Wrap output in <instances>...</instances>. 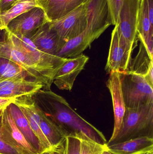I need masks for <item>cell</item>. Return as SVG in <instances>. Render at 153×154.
I'll list each match as a JSON object with an SVG mask.
<instances>
[{
	"label": "cell",
	"instance_id": "1",
	"mask_svg": "<svg viewBox=\"0 0 153 154\" xmlns=\"http://www.w3.org/2000/svg\"><path fill=\"white\" fill-rule=\"evenodd\" d=\"M36 106L57 126L66 137L86 136L93 141L107 145L102 132L79 116L63 97L51 90L41 89L32 96Z\"/></svg>",
	"mask_w": 153,
	"mask_h": 154
},
{
	"label": "cell",
	"instance_id": "2",
	"mask_svg": "<svg viewBox=\"0 0 153 154\" xmlns=\"http://www.w3.org/2000/svg\"><path fill=\"white\" fill-rule=\"evenodd\" d=\"M88 15V25L85 30L66 42L56 56L68 58L82 54L111 25L106 0H89Z\"/></svg>",
	"mask_w": 153,
	"mask_h": 154
},
{
	"label": "cell",
	"instance_id": "3",
	"mask_svg": "<svg viewBox=\"0 0 153 154\" xmlns=\"http://www.w3.org/2000/svg\"><path fill=\"white\" fill-rule=\"evenodd\" d=\"M153 138V102L135 108H126L118 132L107 142V146L131 139Z\"/></svg>",
	"mask_w": 153,
	"mask_h": 154
},
{
	"label": "cell",
	"instance_id": "4",
	"mask_svg": "<svg viewBox=\"0 0 153 154\" xmlns=\"http://www.w3.org/2000/svg\"><path fill=\"white\" fill-rule=\"evenodd\" d=\"M5 31V35L9 40L31 59L52 84L56 74L67 58L44 53L40 50L27 36L16 35L8 30Z\"/></svg>",
	"mask_w": 153,
	"mask_h": 154
},
{
	"label": "cell",
	"instance_id": "5",
	"mask_svg": "<svg viewBox=\"0 0 153 154\" xmlns=\"http://www.w3.org/2000/svg\"><path fill=\"white\" fill-rule=\"evenodd\" d=\"M121 89L125 108L153 102V90L143 76L126 71L121 73Z\"/></svg>",
	"mask_w": 153,
	"mask_h": 154
},
{
	"label": "cell",
	"instance_id": "6",
	"mask_svg": "<svg viewBox=\"0 0 153 154\" xmlns=\"http://www.w3.org/2000/svg\"><path fill=\"white\" fill-rule=\"evenodd\" d=\"M88 0L61 19L49 22L65 42L74 38L85 30L88 23Z\"/></svg>",
	"mask_w": 153,
	"mask_h": 154
},
{
	"label": "cell",
	"instance_id": "7",
	"mask_svg": "<svg viewBox=\"0 0 153 154\" xmlns=\"http://www.w3.org/2000/svg\"><path fill=\"white\" fill-rule=\"evenodd\" d=\"M0 58L16 63L26 71L30 78L41 82L44 85V89L50 90L51 84L47 79L30 58L9 40L5 31L3 36L0 38Z\"/></svg>",
	"mask_w": 153,
	"mask_h": 154
},
{
	"label": "cell",
	"instance_id": "8",
	"mask_svg": "<svg viewBox=\"0 0 153 154\" xmlns=\"http://www.w3.org/2000/svg\"><path fill=\"white\" fill-rule=\"evenodd\" d=\"M141 2V0H123L115 25L119 36L132 46L138 39L137 19Z\"/></svg>",
	"mask_w": 153,
	"mask_h": 154
},
{
	"label": "cell",
	"instance_id": "9",
	"mask_svg": "<svg viewBox=\"0 0 153 154\" xmlns=\"http://www.w3.org/2000/svg\"><path fill=\"white\" fill-rule=\"evenodd\" d=\"M133 47L119 36L115 26L111 33L109 52L105 69L108 73H123L128 68Z\"/></svg>",
	"mask_w": 153,
	"mask_h": 154
},
{
	"label": "cell",
	"instance_id": "10",
	"mask_svg": "<svg viewBox=\"0 0 153 154\" xmlns=\"http://www.w3.org/2000/svg\"><path fill=\"white\" fill-rule=\"evenodd\" d=\"M48 22L44 10L35 7L12 20L5 29L16 35L27 36Z\"/></svg>",
	"mask_w": 153,
	"mask_h": 154
},
{
	"label": "cell",
	"instance_id": "11",
	"mask_svg": "<svg viewBox=\"0 0 153 154\" xmlns=\"http://www.w3.org/2000/svg\"><path fill=\"white\" fill-rule=\"evenodd\" d=\"M0 135L19 154H39L19 130L7 108L4 113L2 124L0 127Z\"/></svg>",
	"mask_w": 153,
	"mask_h": 154
},
{
	"label": "cell",
	"instance_id": "12",
	"mask_svg": "<svg viewBox=\"0 0 153 154\" xmlns=\"http://www.w3.org/2000/svg\"><path fill=\"white\" fill-rule=\"evenodd\" d=\"M89 59L82 53L67 58L56 74L53 82L59 89L71 91L76 77L84 69Z\"/></svg>",
	"mask_w": 153,
	"mask_h": 154
},
{
	"label": "cell",
	"instance_id": "13",
	"mask_svg": "<svg viewBox=\"0 0 153 154\" xmlns=\"http://www.w3.org/2000/svg\"><path fill=\"white\" fill-rule=\"evenodd\" d=\"M44 88L41 82L34 79L13 78L0 80L2 94L4 97L8 98L33 95Z\"/></svg>",
	"mask_w": 153,
	"mask_h": 154
},
{
	"label": "cell",
	"instance_id": "14",
	"mask_svg": "<svg viewBox=\"0 0 153 154\" xmlns=\"http://www.w3.org/2000/svg\"><path fill=\"white\" fill-rule=\"evenodd\" d=\"M42 52L55 55L65 44L57 32L49 26V22L27 36Z\"/></svg>",
	"mask_w": 153,
	"mask_h": 154
},
{
	"label": "cell",
	"instance_id": "15",
	"mask_svg": "<svg viewBox=\"0 0 153 154\" xmlns=\"http://www.w3.org/2000/svg\"><path fill=\"white\" fill-rule=\"evenodd\" d=\"M107 86L112 97L114 113V128L111 138L115 137L119 130L125 111V102L121 89V73H110Z\"/></svg>",
	"mask_w": 153,
	"mask_h": 154
},
{
	"label": "cell",
	"instance_id": "16",
	"mask_svg": "<svg viewBox=\"0 0 153 154\" xmlns=\"http://www.w3.org/2000/svg\"><path fill=\"white\" fill-rule=\"evenodd\" d=\"M87 0H37L47 17L49 22L67 15Z\"/></svg>",
	"mask_w": 153,
	"mask_h": 154
},
{
	"label": "cell",
	"instance_id": "17",
	"mask_svg": "<svg viewBox=\"0 0 153 154\" xmlns=\"http://www.w3.org/2000/svg\"><path fill=\"white\" fill-rule=\"evenodd\" d=\"M137 34L138 39L144 43L153 59V25L149 19L146 0H141L137 19Z\"/></svg>",
	"mask_w": 153,
	"mask_h": 154
},
{
	"label": "cell",
	"instance_id": "18",
	"mask_svg": "<svg viewBox=\"0 0 153 154\" xmlns=\"http://www.w3.org/2000/svg\"><path fill=\"white\" fill-rule=\"evenodd\" d=\"M115 154H146L153 152V138L144 137L107 146Z\"/></svg>",
	"mask_w": 153,
	"mask_h": 154
},
{
	"label": "cell",
	"instance_id": "19",
	"mask_svg": "<svg viewBox=\"0 0 153 154\" xmlns=\"http://www.w3.org/2000/svg\"><path fill=\"white\" fill-rule=\"evenodd\" d=\"M16 126L27 139L39 154L44 152L40 143L31 128L29 124L20 109L13 103L7 108Z\"/></svg>",
	"mask_w": 153,
	"mask_h": 154
},
{
	"label": "cell",
	"instance_id": "20",
	"mask_svg": "<svg viewBox=\"0 0 153 154\" xmlns=\"http://www.w3.org/2000/svg\"><path fill=\"white\" fill-rule=\"evenodd\" d=\"M37 7L39 6L37 0H17L9 9L0 12V28L5 30L12 20Z\"/></svg>",
	"mask_w": 153,
	"mask_h": 154
},
{
	"label": "cell",
	"instance_id": "21",
	"mask_svg": "<svg viewBox=\"0 0 153 154\" xmlns=\"http://www.w3.org/2000/svg\"><path fill=\"white\" fill-rule=\"evenodd\" d=\"M37 108L40 118L39 125L41 131L51 146L56 145L64 139L65 135L57 125L48 118L39 108Z\"/></svg>",
	"mask_w": 153,
	"mask_h": 154
},
{
	"label": "cell",
	"instance_id": "22",
	"mask_svg": "<svg viewBox=\"0 0 153 154\" xmlns=\"http://www.w3.org/2000/svg\"><path fill=\"white\" fill-rule=\"evenodd\" d=\"M140 42L139 52L134 59L130 60L128 66L129 69L127 71L144 76L151 64L153 63V60L150 57L144 43Z\"/></svg>",
	"mask_w": 153,
	"mask_h": 154
},
{
	"label": "cell",
	"instance_id": "23",
	"mask_svg": "<svg viewBox=\"0 0 153 154\" xmlns=\"http://www.w3.org/2000/svg\"><path fill=\"white\" fill-rule=\"evenodd\" d=\"M13 78H30L26 71L16 63L0 58V80Z\"/></svg>",
	"mask_w": 153,
	"mask_h": 154
},
{
	"label": "cell",
	"instance_id": "24",
	"mask_svg": "<svg viewBox=\"0 0 153 154\" xmlns=\"http://www.w3.org/2000/svg\"><path fill=\"white\" fill-rule=\"evenodd\" d=\"M81 139L80 154H102L107 149V145H102L84 136Z\"/></svg>",
	"mask_w": 153,
	"mask_h": 154
},
{
	"label": "cell",
	"instance_id": "25",
	"mask_svg": "<svg viewBox=\"0 0 153 154\" xmlns=\"http://www.w3.org/2000/svg\"><path fill=\"white\" fill-rule=\"evenodd\" d=\"M108 9V15L111 25L116 23L119 12L122 5L123 0H106Z\"/></svg>",
	"mask_w": 153,
	"mask_h": 154
},
{
	"label": "cell",
	"instance_id": "26",
	"mask_svg": "<svg viewBox=\"0 0 153 154\" xmlns=\"http://www.w3.org/2000/svg\"><path fill=\"white\" fill-rule=\"evenodd\" d=\"M81 139L76 137H65V145L63 154H80Z\"/></svg>",
	"mask_w": 153,
	"mask_h": 154
},
{
	"label": "cell",
	"instance_id": "27",
	"mask_svg": "<svg viewBox=\"0 0 153 154\" xmlns=\"http://www.w3.org/2000/svg\"><path fill=\"white\" fill-rule=\"evenodd\" d=\"M65 145V137L56 145L51 146L50 148L43 152V154H63Z\"/></svg>",
	"mask_w": 153,
	"mask_h": 154
},
{
	"label": "cell",
	"instance_id": "28",
	"mask_svg": "<svg viewBox=\"0 0 153 154\" xmlns=\"http://www.w3.org/2000/svg\"><path fill=\"white\" fill-rule=\"evenodd\" d=\"M0 154H19L15 149L6 143L0 135Z\"/></svg>",
	"mask_w": 153,
	"mask_h": 154
},
{
	"label": "cell",
	"instance_id": "29",
	"mask_svg": "<svg viewBox=\"0 0 153 154\" xmlns=\"http://www.w3.org/2000/svg\"><path fill=\"white\" fill-rule=\"evenodd\" d=\"M17 0H0V12L9 9Z\"/></svg>",
	"mask_w": 153,
	"mask_h": 154
},
{
	"label": "cell",
	"instance_id": "30",
	"mask_svg": "<svg viewBox=\"0 0 153 154\" xmlns=\"http://www.w3.org/2000/svg\"><path fill=\"white\" fill-rule=\"evenodd\" d=\"M145 79L149 84L153 87V63L151 64L146 75L144 76Z\"/></svg>",
	"mask_w": 153,
	"mask_h": 154
},
{
	"label": "cell",
	"instance_id": "31",
	"mask_svg": "<svg viewBox=\"0 0 153 154\" xmlns=\"http://www.w3.org/2000/svg\"><path fill=\"white\" fill-rule=\"evenodd\" d=\"M147 1V9L148 15L151 24L153 25V0Z\"/></svg>",
	"mask_w": 153,
	"mask_h": 154
},
{
	"label": "cell",
	"instance_id": "32",
	"mask_svg": "<svg viewBox=\"0 0 153 154\" xmlns=\"http://www.w3.org/2000/svg\"><path fill=\"white\" fill-rule=\"evenodd\" d=\"M6 109H0V127L2 124L3 119L4 113V111Z\"/></svg>",
	"mask_w": 153,
	"mask_h": 154
},
{
	"label": "cell",
	"instance_id": "33",
	"mask_svg": "<svg viewBox=\"0 0 153 154\" xmlns=\"http://www.w3.org/2000/svg\"><path fill=\"white\" fill-rule=\"evenodd\" d=\"M102 154H115L111 152H110L109 150H107V149H106L103 151Z\"/></svg>",
	"mask_w": 153,
	"mask_h": 154
},
{
	"label": "cell",
	"instance_id": "34",
	"mask_svg": "<svg viewBox=\"0 0 153 154\" xmlns=\"http://www.w3.org/2000/svg\"><path fill=\"white\" fill-rule=\"evenodd\" d=\"M4 32H5V30H2L1 29V28H0V38L3 37L4 34Z\"/></svg>",
	"mask_w": 153,
	"mask_h": 154
},
{
	"label": "cell",
	"instance_id": "35",
	"mask_svg": "<svg viewBox=\"0 0 153 154\" xmlns=\"http://www.w3.org/2000/svg\"><path fill=\"white\" fill-rule=\"evenodd\" d=\"M146 154H153V152L148 153H146Z\"/></svg>",
	"mask_w": 153,
	"mask_h": 154
},
{
	"label": "cell",
	"instance_id": "36",
	"mask_svg": "<svg viewBox=\"0 0 153 154\" xmlns=\"http://www.w3.org/2000/svg\"><path fill=\"white\" fill-rule=\"evenodd\" d=\"M40 154H43V152L41 153Z\"/></svg>",
	"mask_w": 153,
	"mask_h": 154
}]
</instances>
